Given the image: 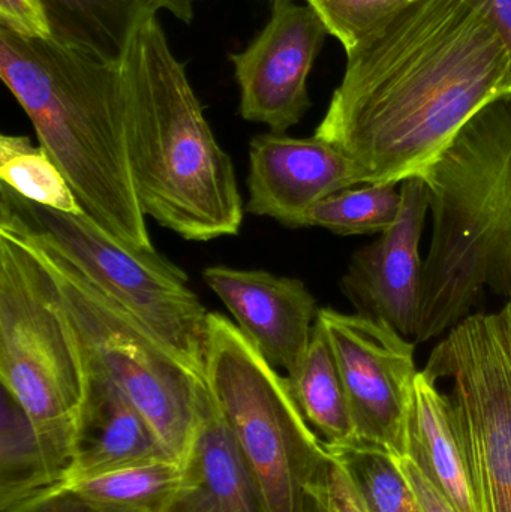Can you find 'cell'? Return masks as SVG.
<instances>
[{
	"instance_id": "e0dca14e",
	"label": "cell",
	"mask_w": 511,
	"mask_h": 512,
	"mask_svg": "<svg viewBox=\"0 0 511 512\" xmlns=\"http://www.w3.org/2000/svg\"><path fill=\"white\" fill-rule=\"evenodd\" d=\"M410 457L459 512H480L470 466L456 430L449 396L425 370L414 382L407 427Z\"/></svg>"
},
{
	"instance_id": "8992f818",
	"label": "cell",
	"mask_w": 511,
	"mask_h": 512,
	"mask_svg": "<svg viewBox=\"0 0 511 512\" xmlns=\"http://www.w3.org/2000/svg\"><path fill=\"white\" fill-rule=\"evenodd\" d=\"M50 273L90 364L144 418L170 459L182 463L197 433L206 376L183 363L122 304L38 237L11 225Z\"/></svg>"
},
{
	"instance_id": "277c9868",
	"label": "cell",
	"mask_w": 511,
	"mask_h": 512,
	"mask_svg": "<svg viewBox=\"0 0 511 512\" xmlns=\"http://www.w3.org/2000/svg\"><path fill=\"white\" fill-rule=\"evenodd\" d=\"M423 180L432 239L419 343L467 318L485 286L511 297V93L474 114Z\"/></svg>"
},
{
	"instance_id": "7c38bea8",
	"label": "cell",
	"mask_w": 511,
	"mask_h": 512,
	"mask_svg": "<svg viewBox=\"0 0 511 512\" xmlns=\"http://www.w3.org/2000/svg\"><path fill=\"white\" fill-rule=\"evenodd\" d=\"M395 224L351 258L341 291L359 315L381 319L402 336L416 339L423 300L420 239L431 200L423 179L401 185Z\"/></svg>"
},
{
	"instance_id": "4316f807",
	"label": "cell",
	"mask_w": 511,
	"mask_h": 512,
	"mask_svg": "<svg viewBox=\"0 0 511 512\" xmlns=\"http://www.w3.org/2000/svg\"><path fill=\"white\" fill-rule=\"evenodd\" d=\"M0 27L24 39L53 36L42 0H0Z\"/></svg>"
},
{
	"instance_id": "4fadbf2b",
	"label": "cell",
	"mask_w": 511,
	"mask_h": 512,
	"mask_svg": "<svg viewBox=\"0 0 511 512\" xmlns=\"http://www.w3.org/2000/svg\"><path fill=\"white\" fill-rule=\"evenodd\" d=\"M365 185L359 165L318 137L257 135L249 144V200L252 215L288 228L308 227V215L330 195Z\"/></svg>"
},
{
	"instance_id": "484cf974",
	"label": "cell",
	"mask_w": 511,
	"mask_h": 512,
	"mask_svg": "<svg viewBox=\"0 0 511 512\" xmlns=\"http://www.w3.org/2000/svg\"><path fill=\"white\" fill-rule=\"evenodd\" d=\"M302 512H362L344 471L333 457L306 490Z\"/></svg>"
},
{
	"instance_id": "ba28073f",
	"label": "cell",
	"mask_w": 511,
	"mask_h": 512,
	"mask_svg": "<svg viewBox=\"0 0 511 512\" xmlns=\"http://www.w3.org/2000/svg\"><path fill=\"white\" fill-rule=\"evenodd\" d=\"M0 224L44 240L131 312L183 363L204 375L207 310L182 268L153 249L120 242L86 213L30 203L0 185Z\"/></svg>"
},
{
	"instance_id": "cb8c5ba5",
	"label": "cell",
	"mask_w": 511,
	"mask_h": 512,
	"mask_svg": "<svg viewBox=\"0 0 511 512\" xmlns=\"http://www.w3.org/2000/svg\"><path fill=\"white\" fill-rule=\"evenodd\" d=\"M398 183H369L348 188L318 203L308 215V227H320L338 236L384 233L401 210Z\"/></svg>"
},
{
	"instance_id": "7402d4cb",
	"label": "cell",
	"mask_w": 511,
	"mask_h": 512,
	"mask_svg": "<svg viewBox=\"0 0 511 512\" xmlns=\"http://www.w3.org/2000/svg\"><path fill=\"white\" fill-rule=\"evenodd\" d=\"M182 463L152 460L66 484L92 501L132 512H161L182 481Z\"/></svg>"
},
{
	"instance_id": "8fae6325",
	"label": "cell",
	"mask_w": 511,
	"mask_h": 512,
	"mask_svg": "<svg viewBox=\"0 0 511 512\" xmlns=\"http://www.w3.org/2000/svg\"><path fill=\"white\" fill-rule=\"evenodd\" d=\"M327 35L308 3L275 0L266 27L245 50L230 54L243 119L276 134L297 125L311 107L308 77Z\"/></svg>"
},
{
	"instance_id": "7a4b0ae2",
	"label": "cell",
	"mask_w": 511,
	"mask_h": 512,
	"mask_svg": "<svg viewBox=\"0 0 511 512\" xmlns=\"http://www.w3.org/2000/svg\"><path fill=\"white\" fill-rule=\"evenodd\" d=\"M150 9L120 57L126 143L144 215L191 242L237 236L242 197L189 83L185 65Z\"/></svg>"
},
{
	"instance_id": "9c48e42d",
	"label": "cell",
	"mask_w": 511,
	"mask_h": 512,
	"mask_svg": "<svg viewBox=\"0 0 511 512\" xmlns=\"http://www.w3.org/2000/svg\"><path fill=\"white\" fill-rule=\"evenodd\" d=\"M425 372L452 381L447 396L480 512H511V301L462 319Z\"/></svg>"
},
{
	"instance_id": "6da1fadb",
	"label": "cell",
	"mask_w": 511,
	"mask_h": 512,
	"mask_svg": "<svg viewBox=\"0 0 511 512\" xmlns=\"http://www.w3.org/2000/svg\"><path fill=\"white\" fill-rule=\"evenodd\" d=\"M510 53L482 0H416L347 54L315 137L369 183L423 179L468 120L506 93Z\"/></svg>"
},
{
	"instance_id": "30bf717a",
	"label": "cell",
	"mask_w": 511,
	"mask_h": 512,
	"mask_svg": "<svg viewBox=\"0 0 511 512\" xmlns=\"http://www.w3.org/2000/svg\"><path fill=\"white\" fill-rule=\"evenodd\" d=\"M344 382L357 442L407 456V427L419 370L416 343L381 319L320 309Z\"/></svg>"
},
{
	"instance_id": "ffe728a7",
	"label": "cell",
	"mask_w": 511,
	"mask_h": 512,
	"mask_svg": "<svg viewBox=\"0 0 511 512\" xmlns=\"http://www.w3.org/2000/svg\"><path fill=\"white\" fill-rule=\"evenodd\" d=\"M290 384L303 417L324 444L357 442L338 363L326 330L318 319L302 369Z\"/></svg>"
},
{
	"instance_id": "f546056e",
	"label": "cell",
	"mask_w": 511,
	"mask_h": 512,
	"mask_svg": "<svg viewBox=\"0 0 511 512\" xmlns=\"http://www.w3.org/2000/svg\"><path fill=\"white\" fill-rule=\"evenodd\" d=\"M482 2L485 3L495 27L500 30L510 53V71L506 93H511V0H482Z\"/></svg>"
},
{
	"instance_id": "603a6c76",
	"label": "cell",
	"mask_w": 511,
	"mask_h": 512,
	"mask_svg": "<svg viewBox=\"0 0 511 512\" xmlns=\"http://www.w3.org/2000/svg\"><path fill=\"white\" fill-rule=\"evenodd\" d=\"M0 179L2 185L30 203L62 213H84L65 174L41 146L29 137H0Z\"/></svg>"
},
{
	"instance_id": "ac0fdd59",
	"label": "cell",
	"mask_w": 511,
	"mask_h": 512,
	"mask_svg": "<svg viewBox=\"0 0 511 512\" xmlns=\"http://www.w3.org/2000/svg\"><path fill=\"white\" fill-rule=\"evenodd\" d=\"M51 38L107 63H119L132 30L153 0H42Z\"/></svg>"
},
{
	"instance_id": "44dd1931",
	"label": "cell",
	"mask_w": 511,
	"mask_h": 512,
	"mask_svg": "<svg viewBox=\"0 0 511 512\" xmlns=\"http://www.w3.org/2000/svg\"><path fill=\"white\" fill-rule=\"evenodd\" d=\"M350 483L362 512H422L396 457L372 445H326Z\"/></svg>"
},
{
	"instance_id": "9a60e30c",
	"label": "cell",
	"mask_w": 511,
	"mask_h": 512,
	"mask_svg": "<svg viewBox=\"0 0 511 512\" xmlns=\"http://www.w3.org/2000/svg\"><path fill=\"white\" fill-rule=\"evenodd\" d=\"M179 489L161 512H269L206 382Z\"/></svg>"
},
{
	"instance_id": "d6986e66",
	"label": "cell",
	"mask_w": 511,
	"mask_h": 512,
	"mask_svg": "<svg viewBox=\"0 0 511 512\" xmlns=\"http://www.w3.org/2000/svg\"><path fill=\"white\" fill-rule=\"evenodd\" d=\"M66 483V472L45 450L20 403L0 396V512Z\"/></svg>"
},
{
	"instance_id": "f1b7e54d",
	"label": "cell",
	"mask_w": 511,
	"mask_h": 512,
	"mask_svg": "<svg viewBox=\"0 0 511 512\" xmlns=\"http://www.w3.org/2000/svg\"><path fill=\"white\" fill-rule=\"evenodd\" d=\"M399 466L405 477L410 481L417 499H419L422 512H459L438 492L437 487L423 475V472L417 468L416 463L410 457H399Z\"/></svg>"
},
{
	"instance_id": "5bb4252c",
	"label": "cell",
	"mask_w": 511,
	"mask_h": 512,
	"mask_svg": "<svg viewBox=\"0 0 511 512\" xmlns=\"http://www.w3.org/2000/svg\"><path fill=\"white\" fill-rule=\"evenodd\" d=\"M203 279L266 360L285 370L290 381L296 378L320 312L305 283L225 265L206 268Z\"/></svg>"
},
{
	"instance_id": "d4e9b609",
	"label": "cell",
	"mask_w": 511,
	"mask_h": 512,
	"mask_svg": "<svg viewBox=\"0 0 511 512\" xmlns=\"http://www.w3.org/2000/svg\"><path fill=\"white\" fill-rule=\"evenodd\" d=\"M416 0H306L345 53L353 51L390 18Z\"/></svg>"
},
{
	"instance_id": "3957f363",
	"label": "cell",
	"mask_w": 511,
	"mask_h": 512,
	"mask_svg": "<svg viewBox=\"0 0 511 512\" xmlns=\"http://www.w3.org/2000/svg\"><path fill=\"white\" fill-rule=\"evenodd\" d=\"M0 77L84 213L120 242L153 249L129 165L117 63L0 27Z\"/></svg>"
},
{
	"instance_id": "52a82bcc",
	"label": "cell",
	"mask_w": 511,
	"mask_h": 512,
	"mask_svg": "<svg viewBox=\"0 0 511 512\" xmlns=\"http://www.w3.org/2000/svg\"><path fill=\"white\" fill-rule=\"evenodd\" d=\"M204 376L269 512H302L306 490L329 465L290 381L239 325L207 316Z\"/></svg>"
},
{
	"instance_id": "83f0119b",
	"label": "cell",
	"mask_w": 511,
	"mask_h": 512,
	"mask_svg": "<svg viewBox=\"0 0 511 512\" xmlns=\"http://www.w3.org/2000/svg\"><path fill=\"white\" fill-rule=\"evenodd\" d=\"M6 512H132L99 504L62 484Z\"/></svg>"
},
{
	"instance_id": "5b68a950",
	"label": "cell",
	"mask_w": 511,
	"mask_h": 512,
	"mask_svg": "<svg viewBox=\"0 0 511 512\" xmlns=\"http://www.w3.org/2000/svg\"><path fill=\"white\" fill-rule=\"evenodd\" d=\"M0 382L68 480L92 387L89 357L50 273L2 228Z\"/></svg>"
},
{
	"instance_id": "2e32d148",
	"label": "cell",
	"mask_w": 511,
	"mask_h": 512,
	"mask_svg": "<svg viewBox=\"0 0 511 512\" xmlns=\"http://www.w3.org/2000/svg\"><path fill=\"white\" fill-rule=\"evenodd\" d=\"M90 369L92 387L77 459L65 484L99 477L138 463L170 459L137 409L92 364Z\"/></svg>"
},
{
	"instance_id": "4dcf8cb0",
	"label": "cell",
	"mask_w": 511,
	"mask_h": 512,
	"mask_svg": "<svg viewBox=\"0 0 511 512\" xmlns=\"http://www.w3.org/2000/svg\"><path fill=\"white\" fill-rule=\"evenodd\" d=\"M153 2L159 6V9H165L183 23L189 24L194 20L195 3L200 0H153Z\"/></svg>"
}]
</instances>
